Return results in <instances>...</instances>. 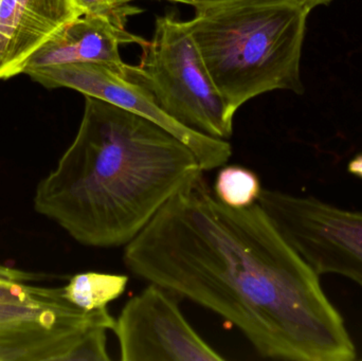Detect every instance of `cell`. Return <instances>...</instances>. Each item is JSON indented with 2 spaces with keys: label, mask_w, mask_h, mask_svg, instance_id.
Wrapping results in <instances>:
<instances>
[{
  "label": "cell",
  "mask_w": 362,
  "mask_h": 361,
  "mask_svg": "<svg viewBox=\"0 0 362 361\" xmlns=\"http://www.w3.org/2000/svg\"><path fill=\"white\" fill-rule=\"evenodd\" d=\"M180 297L150 283L123 307L114 331L122 361H221L189 324Z\"/></svg>",
  "instance_id": "cell-8"
},
{
  "label": "cell",
  "mask_w": 362,
  "mask_h": 361,
  "mask_svg": "<svg viewBox=\"0 0 362 361\" xmlns=\"http://www.w3.org/2000/svg\"><path fill=\"white\" fill-rule=\"evenodd\" d=\"M141 49L139 65L127 64L125 72L183 126L229 140L235 114L211 80L187 21L174 13L157 16L152 38Z\"/></svg>",
  "instance_id": "cell-4"
},
{
  "label": "cell",
  "mask_w": 362,
  "mask_h": 361,
  "mask_svg": "<svg viewBox=\"0 0 362 361\" xmlns=\"http://www.w3.org/2000/svg\"><path fill=\"white\" fill-rule=\"evenodd\" d=\"M165 1L176 2V4H189L194 8L197 6H204V4H213V2L221 1V0H165Z\"/></svg>",
  "instance_id": "cell-16"
},
{
  "label": "cell",
  "mask_w": 362,
  "mask_h": 361,
  "mask_svg": "<svg viewBox=\"0 0 362 361\" xmlns=\"http://www.w3.org/2000/svg\"><path fill=\"white\" fill-rule=\"evenodd\" d=\"M27 283L0 278V361H70L93 329H114L108 307L86 312L63 288Z\"/></svg>",
  "instance_id": "cell-5"
},
{
  "label": "cell",
  "mask_w": 362,
  "mask_h": 361,
  "mask_svg": "<svg viewBox=\"0 0 362 361\" xmlns=\"http://www.w3.org/2000/svg\"><path fill=\"white\" fill-rule=\"evenodd\" d=\"M123 263L136 277L221 316L262 357L357 358L320 276L259 201L229 207L204 175L174 195L125 246Z\"/></svg>",
  "instance_id": "cell-1"
},
{
  "label": "cell",
  "mask_w": 362,
  "mask_h": 361,
  "mask_svg": "<svg viewBox=\"0 0 362 361\" xmlns=\"http://www.w3.org/2000/svg\"><path fill=\"white\" fill-rule=\"evenodd\" d=\"M148 40L101 17L83 15L66 25L28 61L23 74L74 63H103L121 67L120 45L144 46Z\"/></svg>",
  "instance_id": "cell-10"
},
{
  "label": "cell",
  "mask_w": 362,
  "mask_h": 361,
  "mask_svg": "<svg viewBox=\"0 0 362 361\" xmlns=\"http://www.w3.org/2000/svg\"><path fill=\"white\" fill-rule=\"evenodd\" d=\"M0 278H6V279L21 282L42 281L45 279L44 276L40 273L21 271V269L12 268V267L4 266L1 264H0Z\"/></svg>",
  "instance_id": "cell-14"
},
{
  "label": "cell",
  "mask_w": 362,
  "mask_h": 361,
  "mask_svg": "<svg viewBox=\"0 0 362 361\" xmlns=\"http://www.w3.org/2000/svg\"><path fill=\"white\" fill-rule=\"evenodd\" d=\"M257 201L320 277L342 276L362 288V212L272 189Z\"/></svg>",
  "instance_id": "cell-6"
},
{
  "label": "cell",
  "mask_w": 362,
  "mask_h": 361,
  "mask_svg": "<svg viewBox=\"0 0 362 361\" xmlns=\"http://www.w3.org/2000/svg\"><path fill=\"white\" fill-rule=\"evenodd\" d=\"M121 67L103 63H74L28 72L32 81L47 89L69 88L84 95L140 114L177 137L197 157L202 170L223 167L232 156L228 140L216 139L183 126L157 103L152 93Z\"/></svg>",
  "instance_id": "cell-7"
},
{
  "label": "cell",
  "mask_w": 362,
  "mask_h": 361,
  "mask_svg": "<svg viewBox=\"0 0 362 361\" xmlns=\"http://www.w3.org/2000/svg\"><path fill=\"white\" fill-rule=\"evenodd\" d=\"M83 15L74 0H0V81L23 73L42 47Z\"/></svg>",
  "instance_id": "cell-9"
},
{
  "label": "cell",
  "mask_w": 362,
  "mask_h": 361,
  "mask_svg": "<svg viewBox=\"0 0 362 361\" xmlns=\"http://www.w3.org/2000/svg\"><path fill=\"white\" fill-rule=\"evenodd\" d=\"M303 0H221L187 21L204 66L232 114L274 90L303 93Z\"/></svg>",
  "instance_id": "cell-3"
},
{
  "label": "cell",
  "mask_w": 362,
  "mask_h": 361,
  "mask_svg": "<svg viewBox=\"0 0 362 361\" xmlns=\"http://www.w3.org/2000/svg\"><path fill=\"white\" fill-rule=\"evenodd\" d=\"M259 176L242 165H223L214 184L215 196L232 208H246L255 205L261 195Z\"/></svg>",
  "instance_id": "cell-12"
},
{
  "label": "cell",
  "mask_w": 362,
  "mask_h": 361,
  "mask_svg": "<svg viewBox=\"0 0 362 361\" xmlns=\"http://www.w3.org/2000/svg\"><path fill=\"white\" fill-rule=\"evenodd\" d=\"M84 97L76 138L37 184L34 210L81 245L125 247L204 171L195 154L160 125Z\"/></svg>",
  "instance_id": "cell-2"
},
{
  "label": "cell",
  "mask_w": 362,
  "mask_h": 361,
  "mask_svg": "<svg viewBox=\"0 0 362 361\" xmlns=\"http://www.w3.org/2000/svg\"><path fill=\"white\" fill-rule=\"evenodd\" d=\"M84 15L101 17L120 29H125L131 17L142 13L135 0H74Z\"/></svg>",
  "instance_id": "cell-13"
},
{
  "label": "cell",
  "mask_w": 362,
  "mask_h": 361,
  "mask_svg": "<svg viewBox=\"0 0 362 361\" xmlns=\"http://www.w3.org/2000/svg\"><path fill=\"white\" fill-rule=\"evenodd\" d=\"M303 1L310 6V10H313L317 6H327V4H331L333 0H303Z\"/></svg>",
  "instance_id": "cell-17"
},
{
  "label": "cell",
  "mask_w": 362,
  "mask_h": 361,
  "mask_svg": "<svg viewBox=\"0 0 362 361\" xmlns=\"http://www.w3.org/2000/svg\"><path fill=\"white\" fill-rule=\"evenodd\" d=\"M349 172L355 176L362 178V155L356 157L349 163Z\"/></svg>",
  "instance_id": "cell-15"
},
{
  "label": "cell",
  "mask_w": 362,
  "mask_h": 361,
  "mask_svg": "<svg viewBox=\"0 0 362 361\" xmlns=\"http://www.w3.org/2000/svg\"><path fill=\"white\" fill-rule=\"evenodd\" d=\"M125 275L82 273L74 276L63 288L64 297L86 312L106 309L112 301L124 294L129 284Z\"/></svg>",
  "instance_id": "cell-11"
}]
</instances>
